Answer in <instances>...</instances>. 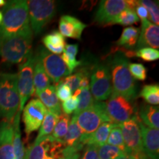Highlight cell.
<instances>
[{
    "instance_id": "18",
    "label": "cell",
    "mask_w": 159,
    "mask_h": 159,
    "mask_svg": "<svg viewBox=\"0 0 159 159\" xmlns=\"http://www.w3.org/2000/svg\"><path fill=\"white\" fill-rule=\"evenodd\" d=\"M37 97L46 107L47 111H50L57 116H61L62 114L61 105L57 97L56 89L55 85H49L41 93H39Z\"/></svg>"
},
{
    "instance_id": "19",
    "label": "cell",
    "mask_w": 159,
    "mask_h": 159,
    "mask_svg": "<svg viewBox=\"0 0 159 159\" xmlns=\"http://www.w3.org/2000/svg\"><path fill=\"white\" fill-rule=\"evenodd\" d=\"M33 83H34V96L37 97L39 93L50 85V80L47 76L39 56L35 55L34 69H33Z\"/></svg>"
},
{
    "instance_id": "42",
    "label": "cell",
    "mask_w": 159,
    "mask_h": 159,
    "mask_svg": "<svg viewBox=\"0 0 159 159\" xmlns=\"http://www.w3.org/2000/svg\"><path fill=\"white\" fill-rule=\"evenodd\" d=\"M134 11L136 12L137 16L139 17V19L140 18L141 20L148 19V11H147V9L145 8L144 6L140 5L138 1H136V5L135 6Z\"/></svg>"
},
{
    "instance_id": "27",
    "label": "cell",
    "mask_w": 159,
    "mask_h": 159,
    "mask_svg": "<svg viewBox=\"0 0 159 159\" xmlns=\"http://www.w3.org/2000/svg\"><path fill=\"white\" fill-rule=\"evenodd\" d=\"M49 139L48 137L41 142H34L25 150L24 159H43L48 153Z\"/></svg>"
},
{
    "instance_id": "34",
    "label": "cell",
    "mask_w": 159,
    "mask_h": 159,
    "mask_svg": "<svg viewBox=\"0 0 159 159\" xmlns=\"http://www.w3.org/2000/svg\"><path fill=\"white\" fill-rule=\"evenodd\" d=\"M139 21V17L137 16L136 12L134 10L127 7L124 11H122L115 19L111 25L119 24L122 26H129L132 25L134 24L138 23Z\"/></svg>"
},
{
    "instance_id": "9",
    "label": "cell",
    "mask_w": 159,
    "mask_h": 159,
    "mask_svg": "<svg viewBox=\"0 0 159 159\" xmlns=\"http://www.w3.org/2000/svg\"><path fill=\"white\" fill-rule=\"evenodd\" d=\"M35 55L33 52L28 57L19 65L18 73V91L19 95V112L21 113L25 108V103L32 95L34 94L33 83V69H34Z\"/></svg>"
},
{
    "instance_id": "36",
    "label": "cell",
    "mask_w": 159,
    "mask_h": 159,
    "mask_svg": "<svg viewBox=\"0 0 159 159\" xmlns=\"http://www.w3.org/2000/svg\"><path fill=\"white\" fill-rule=\"evenodd\" d=\"M124 154L120 149L112 145L105 144L98 147L99 159H116Z\"/></svg>"
},
{
    "instance_id": "15",
    "label": "cell",
    "mask_w": 159,
    "mask_h": 159,
    "mask_svg": "<svg viewBox=\"0 0 159 159\" xmlns=\"http://www.w3.org/2000/svg\"><path fill=\"white\" fill-rule=\"evenodd\" d=\"M140 33L136 45V50L144 47L158 49L159 27L148 19H142Z\"/></svg>"
},
{
    "instance_id": "6",
    "label": "cell",
    "mask_w": 159,
    "mask_h": 159,
    "mask_svg": "<svg viewBox=\"0 0 159 159\" xmlns=\"http://www.w3.org/2000/svg\"><path fill=\"white\" fill-rule=\"evenodd\" d=\"M89 67L91 94L97 101L108 99L112 92L111 75L109 67L100 62H95Z\"/></svg>"
},
{
    "instance_id": "21",
    "label": "cell",
    "mask_w": 159,
    "mask_h": 159,
    "mask_svg": "<svg viewBox=\"0 0 159 159\" xmlns=\"http://www.w3.org/2000/svg\"><path fill=\"white\" fill-rule=\"evenodd\" d=\"M42 41L47 50L57 55L63 52L66 47L64 37L56 30L46 35Z\"/></svg>"
},
{
    "instance_id": "10",
    "label": "cell",
    "mask_w": 159,
    "mask_h": 159,
    "mask_svg": "<svg viewBox=\"0 0 159 159\" xmlns=\"http://www.w3.org/2000/svg\"><path fill=\"white\" fill-rule=\"evenodd\" d=\"M119 127L129 155L134 156L138 159H149L143 151L142 134L137 114L119 125Z\"/></svg>"
},
{
    "instance_id": "12",
    "label": "cell",
    "mask_w": 159,
    "mask_h": 159,
    "mask_svg": "<svg viewBox=\"0 0 159 159\" xmlns=\"http://www.w3.org/2000/svg\"><path fill=\"white\" fill-rule=\"evenodd\" d=\"M22 119L27 138L39 130L44 119L47 108L39 99H33L23 108Z\"/></svg>"
},
{
    "instance_id": "5",
    "label": "cell",
    "mask_w": 159,
    "mask_h": 159,
    "mask_svg": "<svg viewBox=\"0 0 159 159\" xmlns=\"http://www.w3.org/2000/svg\"><path fill=\"white\" fill-rule=\"evenodd\" d=\"M75 116H76L77 124L82 130L80 143L84 146L89 137L94 134L99 125L103 122H110L105 102L101 101L94 100L91 107Z\"/></svg>"
},
{
    "instance_id": "29",
    "label": "cell",
    "mask_w": 159,
    "mask_h": 159,
    "mask_svg": "<svg viewBox=\"0 0 159 159\" xmlns=\"http://www.w3.org/2000/svg\"><path fill=\"white\" fill-rule=\"evenodd\" d=\"M74 93L75 96H77L79 99L78 105H77L76 111L74 112V115L78 114L81 111L89 108V107H91L93 105L95 100L91 94L89 86L77 89Z\"/></svg>"
},
{
    "instance_id": "35",
    "label": "cell",
    "mask_w": 159,
    "mask_h": 159,
    "mask_svg": "<svg viewBox=\"0 0 159 159\" xmlns=\"http://www.w3.org/2000/svg\"><path fill=\"white\" fill-rule=\"evenodd\" d=\"M139 3L144 6L148 12L149 21L151 23L158 26L159 24V9L158 2L151 1V0H141Z\"/></svg>"
},
{
    "instance_id": "31",
    "label": "cell",
    "mask_w": 159,
    "mask_h": 159,
    "mask_svg": "<svg viewBox=\"0 0 159 159\" xmlns=\"http://www.w3.org/2000/svg\"><path fill=\"white\" fill-rule=\"evenodd\" d=\"M69 122H70V116L62 113L58 117V120L55 125L52 134L49 136L54 140L63 141L68 130Z\"/></svg>"
},
{
    "instance_id": "47",
    "label": "cell",
    "mask_w": 159,
    "mask_h": 159,
    "mask_svg": "<svg viewBox=\"0 0 159 159\" xmlns=\"http://www.w3.org/2000/svg\"><path fill=\"white\" fill-rule=\"evenodd\" d=\"M2 11H0V24L2 23Z\"/></svg>"
},
{
    "instance_id": "1",
    "label": "cell",
    "mask_w": 159,
    "mask_h": 159,
    "mask_svg": "<svg viewBox=\"0 0 159 159\" xmlns=\"http://www.w3.org/2000/svg\"><path fill=\"white\" fill-rule=\"evenodd\" d=\"M0 24V35L12 36L32 30L30 25L28 6L25 0L6 2Z\"/></svg>"
},
{
    "instance_id": "41",
    "label": "cell",
    "mask_w": 159,
    "mask_h": 159,
    "mask_svg": "<svg viewBox=\"0 0 159 159\" xmlns=\"http://www.w3.org/2000/svg\"><path fill=\"white\" fill-rule=\"evenodd\" d=\"M81 159H99L98 147L94 144L85 145L82 158Z\"/></svg>"
},
{
    "instance_id": "46",
    "label": "cell",
    "mask_w": 159,
    "mask_h": 159,
    "mask_svg": "<svg viewBox=\"0 0 159 159\" xmlns=\"http://www.w3.org/2000/svg\"><path fill=\"white\" fill-rule=\"evenodd\" d=\"M43 159H56V158H54V157H52L50 156H49V155H47V156H46V157Z\"/></svg>"
},
{
    "instance_id": "25",
    "label": "cell",
    "mask_w": 159,
    "mask_h": 159,
    "mask_svg": "<svg viewBox=\"0 0 159 159\" xmlns=\"http://www.w3.org/2000/svg\"><path fill=\"white\" fill-rule=\"evenodd\" d=\"M58 117L59 116L52 114L50 111H47L42 124L40 127L39 133L34 142H41L43 140H44L46 138L51 136L55 128V125H56L57 120H58Z\"/></svg>"
},
{
    "instance_id": "22",
    "label": "cell",
    "mask_w": 159,
    "mask_h": 159,
    "mask_svg": "<svg viewBox=\"0 0 159 159\" xmlns=\"http://www.w3.org/2000/svg\"><path fill=\"white\" fill-rule=\"evenodd\" d=\"M82 130L77 124L76 116L73 115L70 122H69L66 134L65 135L64 138L63 139V142L66 147L84 146L80 143V139L82 137Z\"/></svg>"
},
{
    "instance_id": "40",
    "label": "cell",
    "mask_w": 159,
    "mask_h": 159,
    "mask_svg": "<svg viewBox=\"0 0 159 159\" xmlns=\"http://www.w3.org/2000/svg\"><path fill=\"white\" fill-rule=\"evenodd\" d=\"M79 99L77 96H71L62 103V109L65 114L69 115L76 111Z\"/></svg>"
},
{
    "instance_id": "33",
    "label": "cell",
    "mask_w": 159,
    "mask_h": 159,
    "mask_svg": "<svg viewBox=\"0 0 159 159\" xmlns=\"http://www.w3.org/2000/svg\"><path fill=\"white\" fill-rule=\"evenodd\" d=\"M106 144L116 147V148L120 149L125 154L129 155L128 151L127 150L126 146H125L122 130H121L119 125H115L114 128L111 129Z\"/></svg>"
},
{
    "instance_id": "2",
    "label": "cell",
    "mask_w": 159,
    "mask_h": 159,
    "mask_svg": "<svg viewBox=\"0 0 159 159\" xmlns=\"http://www.w3.org/2000/svg\"><path fill=\"white\" fill-rule=\"evenodd\" d=\"M128 64V60L122 52L116 53L111 57L109 69L111 71L112 91L134 101L138 95L137 85L129 71Z\"/></svg>"
},
{
    "instance_id": "37",
    "label": "cell",
    "mask_w": 159,
    "mask_h": 159,
    "mask_svg": "<svg viewBox=\"0 0 159 159\" xmlns=\"http://www.w3.org/2000/svg\"><path fill=\"white\" fill-rule=\"evenodd\" d=\"M135 55L147 62H152L159 58V51L150 47H144L136 50Z\"/></svg>"
},
{
    "instance_id": "8",
    "label": "cell",
    "mask_w": 159,
    "mask_h": 159,
    "mask_svg": "<svg viewBox=\"0 0 159 159\" xmlns=\"http://www.w3.org/2000/svg\"><path fill=\"white\" fill-rule=\"evenodd\" d=\"M107 114L112 124L120 125L136 114L134 101L112 91L106 102Z\"/></svg>"
},
{
    "instance_id": "38",
    "label": "cell",
    "mask_w": 159,
    "mask_h": 159,
    "mask_svg": "<svg viewBox=\"0 0 159 159\" xmlns=\"http://www.w3.org/2000/svg\"><path fill=\"white\" fill-rule=\"evenodd\" d=\"M128 69L134 79L141 81H144L146 80L147 69L142 63H129Z\"/></svg>"
},
{
    "instance_id": "43",
    "label": "cell",
    "mask_w": 159,
    "mask_h": 159,
    "mask_svg": "<svg viewBox=\"0 0 159 159\" xmlns=\"http://www.w3.org/2000/svg\"><path fill=\"white\" fill-rule=\"evenodd\" d=\"M116 159H138L136 157H135L134 156H132V155H128V154H124L122 156H119V158H117Z\"/></svg>"
},
{
    "instance_id": "4",
    "label": "cell",
    "mask_w": 159,
    "mask_h": 159,
    "mask_svg": "<svg viewBox=\"0 0 159 159\" xmlns=\"http://www.w3.org/2000/svg\"><path fill=\"white\" fill-rule=\"evenodd\" d=\"M19 95L18 75L16 73L0 74V115L5 120L13 122L19 111Z\"/></svg>"
},
{
    "instance_id": "23",
    "label": "cell",
    "mask_w": 159,
    "mask_h": 159,
    "mask_svg": "<svg viewBox=\"0 0 159 159\" xmlns=\"http://www.w3.org/2000/svg\"><path fill=\"white\" fill-rule=\"evenodd\" d=\"M20 116H21V113L18 111L12 122L13 130V151H14V159H24L25 154V149L22 140H21V130H20Z\"/></svg>"
},
{
    "instance_id": "11",
    "label": "cell",
    "mask_w": 159,
    "mask_h": 159,
    "mask_svg": "<svg viewBox=\"0 0 159 159\" xmlns=\"http://www.w3.org/2000/svg\"><path fill=\"white\" fill-rule=\"evenodd\" d=\"M36 55L42 63L47 76L55 85L70 75L68 68L59 55L50 52L42 46L38 49Z\"/></svg>"
},
{
    "instance_id": "16",
    "label": "cell",
    "mask_w": 159,
    "mask_h": 159,
    "mask_svg": "<svg viewBox=\"0 0 159 159\" xmlns=\"http://www.w3.org/2000/svg\"><path fill=\"white\" fill-rule=\"evenodd\" d=\"M13 124L4 119L0 123V159H14Z\"/></svg>"
},
{
    "instance_id": "14",
    "label": "cell",
    "mask_w": 159,
    "mask_h": 159,
    "mask_svg": "<svg viewBox=\"0 0 159 159\" xmlns=\"http://www.w3.org/2000/svg\"><path fill=\"white\" fill-rule=\"evenodd\" d=\"M142 134V148L149 159L159 158V130L145 126L139 118Z\"/></svg>"
},
{
    "instance_id": "3",
    "label": "cell",
    "mask_w": 159,
    "mask_h": 159,
    "mask_svg": "<svg viewBox=\"0 0 159 159\" xmlns=\"http://www.w3.org/2000/svg\"><path fill=\"white\" fill-rule=\"evenodd\" d=\"M32 30L12 36L0 35V57L7 63H21L32 52Z\"/></svg>"
},
{
    "instance_id": "39",
    "label": "cell",
    "mask_w": 159,
    "mask_h": 159,
    "mask_svg": "<svg viewBox=\"0 0 159 159\" xmlns=\"http://www.w3.org/2000/svg\"><path fill=\"white\" fill-rule=\"evenodd\" d=\"M55 89H56V94L57 98L60 101H64L68 99L69 97H71V91L70 89L61 80L57 84L55 85Z\"/></svg>"
},
{
    "instance_id": "44",
    "label": "cell",
    "mask_w": 159,
    "mask_h": 159,
    "mask_svg": "<svg viewBox=\"0 0 159 159\" xmlns=\"http://www.w3.org/2000/svg\"><path fill=\"white\" fill-rule=\"evenodd\" d=\"M80 152H77V153L71 155V156L66 157V158L63 159H80Z\"/></svg>"
},
{
    "instance_id": "7",
    "label": "cell",
    "mask_w": 159,
    "mask_h": 159,
    "mask_svg": "<svg viewBox=\"0 0 159 159\" xmlns=\"http://www.w3.org/2000/svg\"><path fill=\"white\" fill-rule=\"evenodd\" d=\"M30 25L32 32L39 34L54 17L56 11L55 2L52 0L27 1Z\"/></svg>"
},
{
    "instance_id": "26",
    "label": "cell",
    "mask_w": 159,
    "mask_h": 159,
    "mask_svg": "<svg viewBox=\"0 0 159 159\" xmlns=\"http://www.w3.org/2000/svg\"><path fill=\"white\" fill-rule=\"evenodd\" d=\"M78 44H66V45L64 50L63 52L62 60L65 63L66 66L68 68L70 75L76 69L77 67L82 65V62L77 61L76 57L78 52Z\"/></svg>"
},
{
    "instance_id": "17",
    "label": "cell",
    "mask_w": 159,
    "mask_h": 159,
    "mask_svg": "<svg viewBox=\"0 0 159 159\" xmlns=\"http://www.w3.org/2000/svg\"><path fill=\"white\" fill-rule=\"evenodd\" d=\"M86 25L77 18L71 16H62L59 21L60 33L63 37L81 39V35Z\"/></svg>"
},
{
    "instance_id": "13",
    "label": "cell",
    "mask_w": 159,
    "mask_h": 159,
    "mask_svg": "<svg viewBox=\"0 0 159 159\" xmlns=\"http://www.w3.org/2000/svg\"><path fill=\"white\" fill-rule=\"evenodd\" d=\"M128 7L125 0H102L94 15V22L99 25H111L113 21Z\"/></svg>"
},
{
    "instance_id": "28",
    "label": "cell",
    "mask_w": 159,
    "mask_h": 159,
    "mask_svg": "<svg viewBox=\"0 0 159 159\" xmlns=\"http://www.w3.org/2000/svg\"><path fill=\"white\" fill-rule=\"evenodd\" d=\"M139 33H140V30L137 27H125L123 30L119 39L116 41V44L119 47H124L125 49H133L136 47Z\"/></svg>"
},
{
    "instance_id": "20",
    "label": "cell",
    "mask_w": 159,
    "mask_h": 159,
    "mask_svg": "<svg viewBox=\"0 0 159 159\" xmlns=\"http://www.w3.org/2000/svg\"><path fill=\"white\" fill-rule=\"evenodd\" d=\"M139 119L150 128H159V108L151 105H142L139 111Z\"/></svg>"
},
{
    "instance_id": "24",
    "label": "cell",
    "mask_w": 159,
    "mask_h": 159,
    "mask_svg": "<svg viewBox=\"0 0 159 159\" xmlns=\"http://www.w3.org/2000/svg\"><path fill=\"white\" fill-rule=\"evenodd\" d=\"M116 124H112L110 122H103L99 126V128L94 131V133L89 137L87 140L85 145L94 144L97 147L102 146L106 144L109 134L111 129L114 128Z\"/></svg>"
},
{
    "instance_id": "30",
    "label": "cell",
    "mask_w": 159,
    "mask_h": 159,
    "mask_svg": "<svg viewBox=\"0 0 159 159\" xmlns=\"http://www.w3.org/2000/svg\"><path fill=\"white\" fill-rule=\"evenodd\" d=\"M88 76H89V67L83 66L79 69L75 74L69 75L61 80L70 89L71 92H75L77 89H80V83L83 77Z\"/></svg>"
},
{
    "instance_id": "45",
    "label": "cell",
    "mask_w": 159,
    "mask_h": 159,
    "mask_svg": "<svg viewBox=\"0 0 159 159\" xmlns=\"http://www.w3.org/2000/svg\"><path fill=\"white\" fill-rule=\"evenodd\" d=\"M6 4V1L5 0H0V7H2L5 5Z\"/></svg>"
},
{
    "instance_id": "32",
    "label": "cell",
    "mask_w": 159,
    "mask_h": 159,
    "mask_svg": "<svg viewBox=\"0 0 159 159\" xmlns=\"http://www.w3.org/2000/svg\"><path fill=\"white\" fill-rule=\"evenodd\" d=\"M139 96L151 105H158L159 104V86L158 84L145 85L143 87Z\"/></svg>"
}]
</instances>
